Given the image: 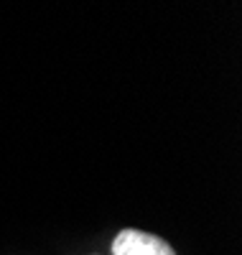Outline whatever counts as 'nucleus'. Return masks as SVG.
Returning a JSON list of instances; mask_svg holds the SVG:
<instances>
[{
	"instance_id": "1",
	"label": "nucleus",
	"mask_w": 242,
	"mask_h": 255,
	"mask_svg": "<svg viewBox=\"0 0 242 255\" xmlns=\"http://www.w3.org/2000/svg\"><path fill=\"white\" fill-rule=\"evenodd\" d=\"M113 255H176V250L158 235L127 227L113 240Z\"/></svg>"
}]
</instances>
